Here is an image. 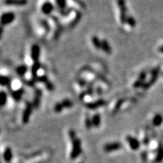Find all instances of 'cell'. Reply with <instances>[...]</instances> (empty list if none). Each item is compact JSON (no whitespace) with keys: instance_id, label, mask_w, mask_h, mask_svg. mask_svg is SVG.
Returning a JSON list of instances; mask_svg holds the SVG:
<instances>
[{"instance_id":"cell-1","label":"cell","mask_w":163,"mask_h":163,"mask_svg":"<svg viewBox=\"0 0 163 163\" xmlns=\"http://www.w3.org/2000/svg\"><path fill=\"white\" fill-rule=\"evenodd\" d=\"M117 5L119 7L120 14V19L122 24L126 23L127 19V7L126 5V0H117Z\"/></svg>"},{"instance_id":"cell-2","label":"cell","mask_w":163,"mask_h":163,"mask_svg":"<svg viewBox=\"0 0 163 163\" xmlns=\"http://www.w3.org/2000/svg\"><path fill=\"white\" fill-rule=\"evenodd\" d=\"M72 150L70 156L71 159H75L79 156L82 152L81 148V141L78 138H75L72 140Z\"/></svg>"},{"instance_id":"cell-3","label":"cell","mask_w":163,"mask_h":163,"mask_svg":"<svg viewBox=\"0 0 163 163\" xmlns=\"http://www.w3.org/2000/svg\"><path fill=\"white\" fill-rule=\"evenodd\" d=\"M15 19L14 13L8 12H5L1 15L0 16V25L5 26L7 24H10L14 21Z\"/></svg>"},{"instance_id":"cell-4","label":"cell","mask_w":163,"mask_h":163,"mask_svg":"<svg viewBox=\"0 0 163 163\" xmlns=\"http://www.w3.org/2000/svg\"><path fill=\"white\" fill-rule=\"evenodd\" d=\"M33 104L31 103H26V107L24 108V110L23 111L22 117V121L24 124H27L29 121L30 116H31L32 111H33Z\"/></svg>"},{"instance_id":"cell-5","label":"cell","mask_w":163,"mask_h":163,"mask_svg":"<svg viewBox=\"0 0 163 163\" xmlns=\"http://www.w3.org/2000/svg\"><path fill=\"white\" fill-rule=\"evenodd\" d=\"M40 56V48L38 45L34 44L31 48V57L33 62L39 61Z\"/></svg>"},{"instance_id":"cell-6","label":"cell","mask_w":163,"mask_h":163,"mask_svg":"<svg viewBox=\"0 0 163 163\" xmlns=\"http://www.w3.org/2000/svg\"><path fill=\"white\" fill-rule=\"evenodd\" d=\"M122 145L121 143H119V142H113V143H109L106 144V145L104 146V150H105L106 152H111V151H116L122 148Z\"/></svg>"},{"instance_id":"cell-7","label":"cell","mask_w":163,"mask_h":163,"mask_svg":"<svg viewBox=\"0 0 163 163\" xmlns=\"http://www.w3.org/2000/svg\"><path fill=\"white\" fill-rule=\"evenodd\" d=\"M126 141H127L130 147L132 150H137L139 148L140 143L139 140L136 139V138L132 137L130 135H128L126 137Z\"/></svg>"},{"instance_id":"cell-8","label":"cell","mask_w":163,"mask_h":163,"mask_svg":"<svg viewBox=\"0 0 163 163\" xmlns=\"http://www.w3.org/2000/svg\"><path fill=\"white\" fill-rule=\"evenodd\" d=\"M54 10V5L50 1H46L41 5V10L42 13L46 15L50 14Z\"/></svg>"},{"instance_id":"cell-9","label":"cell","mask_w":163,"mask_h":163,"mask_svg":"<svg viewBox=\"0 0 163 163\" xmlns=\"http://www.w3.org/2000/svg\"><path fill=\"white\" fill-rule=\"evenodd\" d=\"M27 0H5V3L8 5L14 6H23L27 4Z\"/></svg>"},{"instance_id":"cell-10","label":"cell","mask_w":163,"mask_h":163,"mask_svg":"<svg viewBox=\"0 0 163 163\" xmlns=\"http://www.w3.org/2000/svg\"><path fill=\"white\" fill-rule=\"evenodd\" d=\"M106 102L103 99H99L97 101L92 102V103H88L86 105L87 108H88L89 109H96L98 107H101L102 106L105 105Z\"/></svg>"},{"instance_id":"cell-11","label":"cell","mask_w":163,"mask_h":163,"mask_svg":"<svg viewBox=\"0 0 163 163\" xmlns=\"http://www.w3.org/2000/svg\"><path fill=\"white\" fill-rule=\"evenodd\" d=\"M101 50L103 51L104 52L107 54H110L112 50H111V47L109 44V42L106 40V39H103L101 40Z\"/></svg>"},{"instance_id":"cell-12","label":"cell","mask_w":163,"mask_h":163,"mask_svg":"<svg viewBox=\"0 0 163 163\" xmlns=\"http://www.w3.org/2000/svg\"><path fill=\"white\" fill-rule=\"evenodd\" d=\"M41 97V91L40 90H37L35 92V98H34L33 99V103H32L34 107L37 108L39 107V104H40Z\"/></svg>"},{"instance_id":"cell-13","label":"cell","mask_w":163,"mask_h":163,"mask_svg":"<svg viewBox=\"0 0 163 163\" xmlns=\"http://www.w3.org/2000/svg\"><path fill=\"white\" fill-rule=\"evenodd\" d=\"M3 159H4L5 161H6L7 162H10L12 159V149L10 147H7L6 149H5L4 152H3Z\"/></svg>"},{"instance_id":"cell-14","label":"cell","mask_w":163,"mask_h":163,"mask_svg":"<svg viewBox=\"0 0 163 163\" xmlns=\"http://www.w3.org/2000/svg\"><path fill=\"white\" fill-rule=\"evenodd\" d=\"M163 122V116L160 113H156L152 120V124L155 126H160Z\"/></svg>"},{"instance_id":"cell-15","label":"cell","mask_w":163,"mask_h":163,"mask_svg":"<svg viewBox=\"0 0 163 163\" xmlns=\"http://www.w3.org/2000/svg\"><path fill=\"white\" fill-rule=\"evenodd\" d=\"M101 115H100L99 113H95L92 117V126L96 128L99 127L100 124H101Z\"/></svg>"},{"instance_id":"cell-16","label":"cell","mask_w":163,"mask_h":163,"mask_svg":"<svg viewBox=\"0 0 163 163\" xmlns=\"http://www.w3.org/2000/svg\"><path fill=\"white\" fill-rule=\"evenodd\" d=\"M91 41L92 44H93L94 47L96 49V50H100V49L101 48V41L98 39L97 36L96 35L92 36Z\"/></svg>"},{"instance_id":"cell-17","label":"cell","mask_w":163,"mask_h":163,"mask_svg":"<svg viewBox=\"0 0 163 163\" xmlns=\"http://www.w3.org/2000/svg\"><path fill=\"white\" fill-rule=\"evenodd\" d=\"M163 160V145H160L158 147V152L155 158V162L160 163Z\"/></svg>"},{"instance_id":"cell-18","label":"cell","mask_w":163,"mask_h":163,"mask_svg":"<svg viewBox=\"0 0 163 163\" xmlns=\"http://www.w3.org/2000/svg\"><path fill=\"white\" fill-rule=\"evenodd\" d=\"M40 67H41V64L39 61L33 62V65H32L31 69V73H32V75H33V77L36 76L37 71H39V69H40Z\"/></svg>"},{"instance_id":"cell-19","label":"cell","mask_w":163,"mask_h":163,"mask_svg":"<svg viewBox=\"0 0 163 163\" xmlns=\"http://www.w3.org/2000/svg\"><path fill=\"white\" fill-rule=\"evenodd\" d=\"M27 67L25 65H21L16 67V71L18 75L22 76V75L25 74L26 72L27 71Z\"/></svg>"},{"instance_id":"cell-20","label":"cell","mask_w":163,"mask_h":163,"mask_svg":"<svg viewBox=\"0 0 163 163\" xmlns=\"http://www.w3.org/2000/svg\"><path fill=\"white\" fill-rule=\"evenodd\" d=\"M7 96L6 92L3 91L0 92V106H1V107L5 105V103H6L7 102Z\"/></svg>"},{"instance_id":"cell-21","label":"cell","mask_w":163,"mask_h":163,"mask_svg":"<svg viewBox=\"0 0 163 163\" xmlns=\"http://www.w3.org/2000/svg\"><path fill=\"white\" fill-rule=\"evenodd\" d=\"M10 79L8 77L5 75H0V85L5 86L10 84Z\"/></svg>"},{"instance_id":"cell-22","label":"cell","mask_w":163,"mask_h":163,"mask_svg":"<svg viewBox=\"0 0 163 163\" xmlns=\"http://www.w3.org/2000/svg\"><path fill=\"white\" fill-rule=\"evenodd\" d=\"M22 94H23V90H18L13 92L12 96L14 100H16V101H19L20 98H21Z\"/></svg>"},{"instance_id":"cell-23","label":"cell","mask_w":163,"mask_h":163,"mask_svg":"<svg viewBox=\"0 0 163 163\" xmlns=\"http://www.w3.org/2000/svg\"><path fill=\"white\" fill-rule=\"evenodd\" d=\"M56 3L58 8L62 10L66 7V0H56Z\"/></svg>"},{"instance_id":"cell-24","label":"cell","mask_w":163,"mask_h":163,"mask_svg":"<svg viewBox=\"0 0 163 163\" xmlns=\"http://www.w3.org/2000/svg\"><path fill=\"white\" fill-rule=\"evenodd\" d=\"M126 23H127L131 27H134L136 25V20L132 16H130L127 17Z\"/></svg>"},{"instance_id":"cell-25","label":"cell","mask_w":163,"mask_h":163,"mask_svg":"<svg viewBox=\"0 0 163 163\" xmlns=\"http://www.w3.org/2000/svg\"><path fill=\"white\" fill-rule=\"evenodd\" d=\"M61 103L64 108H70L73 106V103L69 99H64L61 102Z\"/></svg>"},{"instance_id":"cell-26","label":"cell","mask_w":163,"mask_h":163,"mask_svg":"<svg viewBox=\"0 0 163 163\" xmlns=\"http://www.w3.org/2000/svg\"><path fill=\"white\" fill-rule=\"evenodd\" d=\"M63 108H64L63 106H62L61 102H60V103H57L55 105H54V110L56 113H59L60 111H62Z\"/></svg>"},{"instance_id":"cell-27","label":"cell","mask_w":163,"mask_h":163,"mask_svg":"<svg viewBox=\"0 0 163 163\" xmlns=\"http://www.w3.org/2000/svg\"><path fill=\"white\" fill-rule=\"evenodd\" d=\"M85 125H86V127L88 128V129H90L92 126V118H90L89 117H86V120H85Z\"/></svg>"},{"instance_id":"cell-28","label":"cell","mask_w":163,"mask_h":163,"mask_svg":"<svg viewBox=\"0 0 163 163\" xmlns=\"http://www.w3.org/2000/svg\"><path fill=\"white\" fill-rule=\"evenodd\" d=\"M69 137H70V139H71V141H72V140L75 139V138H77L76 137V133H75L74 130H73V129L69 130Z\"/></svg>"},{"instance_id":"cell-29","label":"cell","mask_w":163,"mask_h":163,"mask_svg":"<svg viewBox=\"0 0 163 163\" xmlns=\"http://www.w3.org/2000/svg\"><path fill=\"white\" fill-rule=\"evenodd\" d=\"M143 81L141 80V79H138L137 82H134V84L133 85V86L134 88H139V87L143 86Z\"/></svg>"},{"instance_id":"cell-30","label":"cell","mask_w":163,"mask_h":163,"mask_svg":"<svg viewBox=\"0 0 163 163\" xmlns=\"http://www.w3.org/2000/svg\"><path fill=\"white\" fill-rule=\"evenodd\" d=\"M122 102H123L122 99L119 100V101H117V103H116V105H115V107H114V110H113V111H114V112H116V111L118 110L119 109H120V106L122 105Z\"/></svg>"},{"instance_id":"cell-31","label":"cell","mask_w":163,"mask_h":163,"mask_svg":"<svg viewBox=\"0 0 163 163\" xmlns=\"http://www.w3.org/2000/svg\"><path fill=\"white\" fill-rule=\"evenodd\" d=\"M145 76H146V74H145V72H141V73L139 74V79H141V80L142 81H144V79H145Z\"/></svg>"},{"instance_id":"cell-32","label":"cell","mask_w":163,"mask_h":163,"mask_svg":"<svg viewBox=\"0 0 163 163\" xmlns=\"http://www.w3.org/2000/svg\"><path fill=\"white\" fill-rule=\"evenodd\" d=\"M3 33V26L0 25V40H1V37H2Z\"/></svg>"},{"instance_id":"cell-33","label":"cell","mask_w":163,"mask_h":163,"mask_svg":"<svg viewBox=\"0 0 163 163\" xmlns=\"http://www.w3.org/2000/svg\"><path fill=\"white\" fill-rule=\"evenodd\" d=\"M143 143L145 144V145H147V144L149 143L148 138H147V137L145 138V139H144V141H143Z\"/></svg>"},{"instance_id":"cell-34","label":"cell","mask_w":163,"mask_h":163,"mask_svg":"<svg viewBox=\"0 0 163 163\" xmlns=\"http://www.w3.org/2000/svg\"><path fill=\"white\" fill-rule=\"evenodd\" d=\"M158 50L160 51V52L161 53H163V46H161L160 47V48H159Z\"/></svg>"},{"instance_id":"cell-35","label":"cell","mask_w":163,"mask_h":163,"mask_svg":"<svg viewBox=\"0 0 163 163\" xmlns=\"http://www.w3.org/2000/svg\"><path fill=\"white\" fill-rule=\"evenodd\" d=\"M0 163H1V162H0Z\"/></svg>"}]
</instances>
